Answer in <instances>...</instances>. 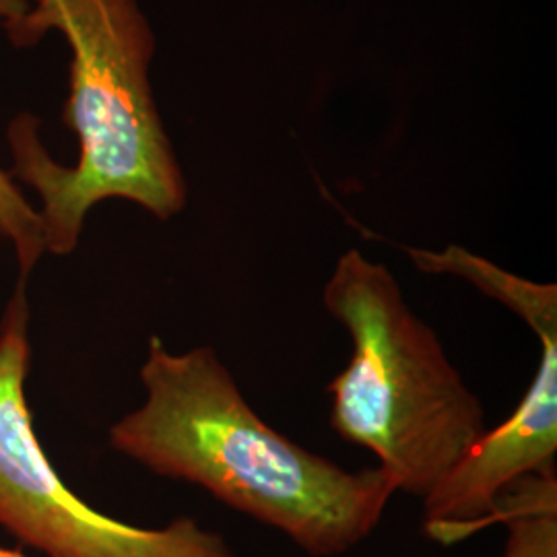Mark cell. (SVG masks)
I'll list each match as a JSON object with an SVG mask.
<instances>
[{"instance_id":"6da1fadb","label":"cell","mask_w":557,"mask_h":557,"mask_svg":"<svg viewBox=\"0 0 557 557\" xmlns=\"http://www.w3.org/2000/svg\"><path fill=\"white\" fill-rule=\"evenodd\" d=\"M140 382L145 400L110 428V446L277 529L310 556L356 549L397 494L380 467L351 473L271 428L213 347L176 354L151 337Z\"/></svg>"},{"instance_id":"7a4b0ae2","label":"cell","mask_w":557,"mask_h":557,"mask_svg":"<svg viewBox=\"0 0 557 557\" xmlns=\"http://www.w3.org/2000/svg\"><path fill=\"white\" fill-rule=\"evenodd\" d=\"M4 32L17 48L60 32L73 52L64 122L79 139L77 163L50 156L34 114L15 116L7 131L9 174L40 197L44 250L71 255L101 200H131L161 221L182 213L188 188L153 98L156 36L139 2L36 0Z\"/></svg>"},{"instance_id":"3957f363","label":"cell","mask_w":557,"mask_h":557,"mask_svg":"<svg viewBox=\"0 0 557 557\" xmlns=\"http://www.w3.org/2000/svg\"><path fill=\"white\" fill-rule=\"evenodd\" d=\"M322 301L354 347L326 388L333 430L379 458L397 492L425 498L487 432L481 398L384 264L347 250Z\"/></svg>"},{"instance_id":"277c9868","label":"cell","mask_w":557,"mask_h":557,"mask_svg":"<svg viewBox=\"0 0 557 557\" xmlns=\"http://www.w3.org/2000/svg\"><path fill=\"white\" fill-rule=\"evenodd\" d=\"M29 363V304L20 281L0 320V527L50 557H239L195 518L143 529L79 498L36 434L25 398Z\"/></svg>"},{"instance_id":"5b68a950","label":"cell","mask_w":557,"mask_h":557,"mask_svg":"<svg viewBox=\"0 0 557 557\" xmlns=\"http://www.w3.org/2000/svg\"><path fill=\"white\" fill-rule=\"evenodd\" d=\"M541 343L537 374L515 413L487 430L475 448L421 499L425 531L455 543L498 515L502 494L518 479L554 469L557 453V319L531 329Z\"/></svg>"},{"instance_id":"8992f818","label":"cell","mask_w":557,"mask_h":557,"mask_svg":"<svg viewBox=\"0 0 557 557\" xmlns=\"http://www.w3.org/2000/svg\"><path fill=\"white\" fill-rule=\"evenodd\" d=\"M499 499L508 522L504 557H557L556 469L518 479Z\"/></svg>"},{"instance_id":"52a82bcc","label":"cell","mask_w":557,"mask_h":557,"mask_svg":"<svg viewBox=\"0 0 557 557\" xmlns=\"http://www.w3.org/2000/svg\"><path fill=\"white\" fill-rule=\"evenodd\" d=\"M0 238L7 239L17 257L20 281L38 267L44 250L38 209L25 199L17 186V180L0 168Z\"/></svg>"},{"instance_id":"ba28073f","label":"cell","mask_w":557,"mask_h":557,"mask_svg":"<svg viewBox=\"0 0 557 557\" xmlns=\"http://www.w3.org/2000/svg\"><path fill=\"white\" fill-rule=\"evenodd\" d=\"M32 2L29 0H0V21L2 25L15 23L29 11Z\"/></svg>"},{"instance_id":"9c48e42d","label":"cell","mask_w":557,"mask_h":557,"mask_svg":"<svg viewBox=\"0 0 557 557\" xmlns=\"http://www.w3.org/2000/svg\"><path fill=\"white\" fill-rule=\"evenodd\" d=\"M0 557H27L20 554V552H11V549H4V547H0Z\"/></svg>"},{"instance_id":"30bf717a","label":"cell","mask_w":557,"mask_h":557,"mask_svg":"<svg viewBox=\"0 0 557 557\" xmlns=\"http://www.w3.org/2000/svg\"><path fill=\"white\" fill-rule=\"evenodd\" d=\"M29 2H36V0H29Z\"/></svg>"}]
</instances>
